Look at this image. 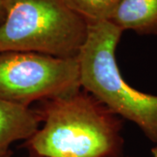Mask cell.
Wrapping results in <instances>:
<instances>
[{
    "mask_svg": "<svg viewBox=\"0 0 157 157\" xmlns=\"http://www.w3.org/2000/svg\"><path fill=\"white\" fill-rule=\"evenodd\" d=\"M43 125L25 147L34 157H121L122 121L86 91L42 101Z\"/></svg>",
    "mask_w": 157,
    "mask_h": 157,
    "instance_id": "6da1fadb",
    "label": "cell"
},
{
    "mask_svg": "<svg viewBox=\"0 0 157 157\" xmlns=\"http://www.w3.org/2000/svg\"><path fill=\"white\" fill-rule=\"evenodd\" d=\"M121 31L109 20L88 23L77 55L80 86L116 114L130 121L157 143V95L135 89L126 82L116 61Z\"/></svg>",
    "mask_w": 157,
    "mask_h": 157,
    "instance_id": "7a4b0ae2",
    "label": "cell"
},
{
    "mask_svg": "<svg viewBox=\"0 0 157 157\" xmlns=\"http://www.w3.org/2000/svg\"><path fill=\"white\" fill-rule=\"evenodd\" d=\"M0 52H33L77 57L88 23L63 0H5Z\"/></svg>",
    "mask_w": 157,
    "mask_h": 157,
    "instance_id": "3957f363",
    "label": "cell"
},
{
    "mask_svg": "<svg viewBox=\"0 0 157 157\" xmlns=\"http://www.w3.org/2000/svg\"><path fill=\"white\" fill-rule=\"evenodd\" d=\"M77 57L33 52H0V99L29 107L35 101L80 90Z\"/></svg>",
    "mask_w": 157,
    "mask_h": 157,
    "instance_id": "277c9868",
    "label": "cell"
},
{
    "mask_svg": "<svg viewBox=\"0 0 157 157\" xmlns=\"http://www.w3.org/2000/svg\"><path fill=\"white\" fill-rule=\"evenodd\" d=\"M39 124L38 113L30 107L0 99V157L10 156L11 145L31 138Z\"/></svg>",
    "mask_w": 157,
    "mask_h": 157,
    "instance_id": "5b68a950",
    "label": "cell"
},
{
    "mask_svg": "<svg viewBox=\"0 0 157 157\" xmlns=\"http://www.w3.org/2000/svg\"><path fill=\"white\" fill-rule=\"evenodd\" d=\"M109 21L121 31L157 35V0H121Z\"/></svg>",
    "mask_w": 157,
    "mask_h": 157,
    "instance_id": "8992f818",
    "label": "cell"
},
{
    "mask_svg": "<svg viewBox=\"0 0 157 157\" xmlns=\"http://www.w3.org/2000/svg\"><path fill=\"white\" fill-rule=\"evenodd\" d=\"M87 23L109 20L121 0H63Z\"/></svg>",
    "mask_w": 157,
    "mask_h": 157,
    "instance_id": "52a82bcc",
    "label": "cell"
},
{
    "mask_svg": "<svg viewBox=\"0 0 157 157\" xmlns=\"http://www.w3.org/2000/svg\"><path fill=\"white\" fill-rule=\"evenodd\" d=\"M6 17V7L5 0H0V25L4 22Z\"/></svg>",
    "mask_w": 157,
    "mask_h": 157,
    "instance_id": "ba28073f",
    "label": "cell"
},
{
    "mask_svg": "<svg viewBox=\"0 0 157 157\" xmlns=\"http://www.w3.org/2000/svg\"><path fill=\"white\" fill-rule=\"evenodd\" d=\"M151 154L153 157H157V143L155 144V146L153 147L151 149Z\"/></svg>",
    "mask_w": 157,
    "mask_h": 157,
    "instance_id": "9c48e42d",
    "label": "cell"
},
{
    "mask_svg": "<svg viewBox=\"0 0 157 157\" xmlns=\"http://www.w3.org/2000/svg\"><path fill=\"white\" fill-rule=\"evenodd\" d=\"M121 157H124V156H121ZM127 157H133V156H127Z\"/></svg>",
    "mask_w": 157,
    "mask_h": 157,
    "instance_id": "30bf717a",
    "label": "cell"
},
{
    "mask_svg": "<svg viewBox=\"0 0 157 157\" xmlns=\"http://www.w3.org/2000/svg\"><path fill=\"white\" fill-rule=\"evenodd\" d=\"M8 157H11V155H10V156H8Z\"/></svg>",
    "mask_w": 157,
    "mask_h": 157,
    "instance_id": "8fae6325",
    "label": "cell"
}]
</instances>
